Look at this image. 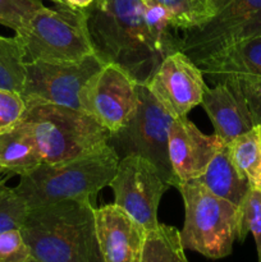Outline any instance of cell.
Masks as SVG:
<instances>
[{
    "mask_svg": "<svg viewBox=\"0 0 261 262\" xmlns=\"http://www.w3.org/2000/svg\"><path fill=\"white\" fill-rule=\"evenodd\" d=\"M87 27L94 53L105 64L124 69L140 84L160 66L148 36L142 0H96L87 8Z\"/></svg>",
    "mask_w": 261,
    "mask_h": 262,
    "instance_id": "6da1fadb",
    "label": "cell"
},
{
    "mask_svg": "<svg viewBox=\"0 0 261 262\" xmlns=\"http://www.w3.org/2000/svg\"><path fill=\"white\" fill-rule=\"evenodd\" d=\"M95 206L66 200L32 207L20 227L36 262H104L95 224Z\"/></svg>",
    "mask_w": 261,
    "mask_h": 262,
    "instance_id": "7a4b0ae2",
    "label": "cell"
},
{
    "mask_svg": "<svg viewBox=\"0 0 261 262\" xmlns=\"http://www.w3.org/2000/svg\"><path fill=\"white\" fill-rule=\"evenodd\" d=\"M119 156L110 145L58 164H40L19 177L14 191L25 200L28 209L76 200L94 205L97 193L109 186L117 171Z\"/></svg>",
    "mask_w": 261,
    "mask_h": 262,
    "instance_id": "3957f363",
    "label": "cell"
},
{
    "mask_svg": "<svg viewBox=\"0 0 261 262\" xmlns=\"http://www.w3.org/2000/svg\"><path fill=\"white\" fill-rule=\"evenodd\" d=\"M30 125L44 164H58L109 145L112 133L82 110L46 102H26Z\"/></svg>",
    "mask_w": 261,
    "mask_h": 262,
    "instance_id": "277c9868",
    "label": "cell"
},
{
    "mask_svg": "<svg viewBox=\"0 0 261 262\" xmlns=\"http://www.w3.org/2000/svg\"><path fill=\"white\" fill-rule=\"evenodd\" d=\"M176 188L184 204L181 242L207 258L227 257L240 237V207L215 196L197 179L179 182Z\"/></svg>",
    "mask_w": 261,
    "mask_h": 262,
    "instance_id": "5b68a950",
    "label": "cell"
},
{
    "mask_svg": "<svg viewBox=\"0 0 261 262\" xmlns=\"http://www.w3.org/2000/svg\"><path fill=\"white\" fill-rule=\"evenodd\" d=\"M15 37L25 51L26 63H76L95 54L87 27V9L66 4L41 8Z\"/></svg>",
    "mask_w": 261,
    "mask_h": 262,
    "instance_id": "8992f818",
    "label": "cell"
},
{
    "mask_svg": "<svg viewBox=\"0 0 261 262\" xmlns=\"http://www.w3.org/2000/svg\"><path fill=\"white\" fill-rule=\"evenodd\" d=\"M174 119L147 87L140 84L135 113L124 127L110 136L109 145L119 159L137 155L150 160L174 187L177 181L168 152L169 132Z\"/></svg>",
    "mask_w": 261,
    "mask_h": 262,
    "instance_id": "52a82bcc",
    "label": "cell"
},
{
    "mask_svg": "<svg viewBox=\"0 0 261 262\" xmlns=\"http://www.w3.org/2000/svg\"><path fill=\"white\" fill-rule=\"evenodd\" d=\"M109 187L114 192V204L146 232L158 228L159 204L171 186L155 164L137 155L122 158Z\"/></svg>",
    "mask_w": 261,
    "mask_h": 262,
    "instance_id": "ba28073f",
    "label": "cell"
},
{
    "mask_svg": "<svg viewBox=\"0 0 261 262\" xmlns=\"http://www.w3.org/2000/svg\"><path fill=\"white\" fill-rule=\"evenodd\" d=\"M182 32L181 50L199 64L237 41L261 36V0H229L204 26Z\"/></svg>",
    "mask_w": 261,
    "mask_h": 262,
    "instance_id": "9c48e42d",
    "label": "cell"
},
{
    "mask_svg": "<svg viewBox=\"0 0 261 262\" xmlns=\"http://www.w3.org/2000/svg\"><path fill=\"white\" fill-rule=\"evenodd\" d=\"M104 66L96 54L76 63H26L25 86L20 95L26 102H46L82 110V91Z\"/></svg>",
    "mask_w": 261,
    "mask_h": 262,
    "instance_id": "30bf717a",
    "label": "cell"
},
{
    "mask_svg": "<svg viewBox=\"0 0 261 262\" xmlns=\"http://www.w3.org/2000/svg\"><path fill=\"white\" fill-rule=\"evenodd\" d=\"M140 83L124 69L105 64L84 86L81 109L110 133L127 124L138 104Z\"/></svg>",
    "mask_w": 261,
    "mask_h": 262,
    "instance_id": "8fae6325",
    "label": "cell"
},
{
    "mask_svg": "<svg viewBox=\"0 0 261 262\" xmlns=\"http://www.w3.org/2000/svg\"><path fill=\"white\" fill-rule=\"evenodd\" d=\"M145 86L176 119L201 105L207 89L201 69L182 50L166 56Z\"/></svg>",
    "mask_w": 261,
    "mask_h": 262,
    "instance_id": "7c38bea8",
    "label": "cell"
},
{
    "mask_svg": "<svg viewBox=\"0 0 261 262\" xmlns=\"http://www.w3.org/2000/svg\"><path fill=\"white\" fill-rule=\"evenodd\" d=\"M225 145L227 142L215 133H202L187 117L174 119L169 132L168 152L177 183L199 178Z\"/></svg>",
    "mask_w": 261,
    "mask_h": 262,
    "instance_id": "4fadbf2b",
    "label": "cell"
},
{
    "mask_svg": "<svg viewBox=\"0 0 261 262\" xmlns=\"http://www.w3.org/2000/svg\"><path fill=\"white\" fill-rule=\"evenodd\" d=\"M94 212L104 262H141L145 228L115 204L95 207Z\"/></svg>",
    "mask_w": 261,
    "mask_h": 262,
    "instance_id": "5bb4252c",
    "label": "cell"
},
{
    "mask_svg": "<svg viewBox=\"0 0 261 262\" xmlns=\"http://www.w3.org/2000/svg\"><path fill=\"white\" fill-rule=\"evenodd\" d=\"M201 105L211 120L215 135L227 143L256 125L237 82H220L212 89L207 86Z\"/></svg>",
    "mask_w": 261,
    "mask_h": 262,
    "instance_id": "9a60e30c",
    "label": "cell"
},
{
    "mask_svg": "<svg viewBox=\"0 0 261 262\" xmlns=\"http://www.w3.org/2000/svg\"><path fill=\"white\" fill-rule=\"evenodd\" d=\"M197 66L214 83L261 79V36L237 41Z\"/></svg>",
    "mask_w": 261,
    "mask_h": 262,
    "instance_id": "2e32d148",
    "label": "cell"
},
{
    "mask_svg": "<svg viewBox=\"0 0 261 262\" xmlns=\"http://www.w3.org/2000/svg\"><path fill=\"white\" fill-rule=\"evenodd\" d=\"M42 164L30 125L20 120L17 127L0 135V170L9 176H25Z\"/></svg>",
    "mask_w": 261,
    "mask_h": 262,
    "instance_id": "e0dca14e",
    "label": "cell"
},
{
    "mask_svg": "<svg viewBox=\"0 0 261 262\" xmlns=\"http://www.w3.org/2000/svg\"><path fill=\"white\" fill-rule=\"evenodd\" d=\"M197 181L215 196L232 202L237 207L242 205L251 189L248 182L233 164L228 143L212 158Z\"/></svg>",
    "mask_w": 261,
    "mask_h": 262,
    "instance_id": "ac0fdd59",
    "label": "cell"
},
{
    "mask_svg": "<svg viewBox=\"0 0 261 262\" xmlns=\"http://www.w3.org/2000/svg\"><path fill=\"white\" fill-rule=\"evenodd\" d=\"M230 158L251 189L261 191V127L238 136L228 143Z\"/></svg>",
    "mask_w": 261,
    "mask_h": 262,
    "instance_id": "d6986e66",
    "label": "cell"
},
{
    "mask_svg": "<svg viewBox=\"0 0 261 262\" xmlns=\"http://www.w3.org/2000/svg\"><path fill=\"white\" fill-rule=\"evenodd\" d=\"M145 22L156 55L161 61L182 49V35L163 7L151 0H142Z\"/></svg>",
    "mask_w": 261,
    "mask_h": 262,
    "instance_id": "ffe728a7",
    "label": "cell"
},
{
    "mask_svg": "<svg viewBox=\"0 0 261 262\" xmlns=\"http://www.w3.org/2000/svg\"><path fill=\"white\" fill-rule=\"evenodd\" d=\"M141 262H188L177 228L159 224L146 232Z\"/></svg>",
    "mask_w": 261,
    "mask_h": 262,
    "instance_id": "44dd1931",
    "label": "cell"
},
{
    "mask_svg": "<svg viewBox=\"0 0 261 262\" xmlns=\"http://www.w3.org/2000/svg\"><path fill=\"white\" fill-rule=\"evenodd\" d=\"M168 12L173 25L179 31H188L204 26L215 17L217 10L210 0H151Z\"/></svg>",
    "mask_w": 261,
    "mask_h": 262,
    "instance_id": "7402d4cb",
    "label": "cell"
},
{
    "mask_svg": "<svg viewBox=\"0 0 261 262\" xmlns=\"http://www.w3.org/2000/svg\"><path fill=\"white\" fill-rule=\"evenodd\" d=\"M26 60L22 45L15 37L0 35V89L22 92Z\"/></svg>",
    "mask_w": 261,
    "mask_h": 262,
    "instance_id": "603a6c76",
    "label": "cell"
},
{
    "mask_svg": "<svg viewBox=\"0 0 261 262\" xmlns=\"http://www.w3.org/2000/svg\"><path fill=\"white\" fill-rule=\"evenodd\" d=\"M248 233L253 235L257 250V262H261V191L250 189L240 206V237L243 242Z\"/></svg>",
    "mask_w": 261,
    "mask_h": 262,
    "instance_id": "cb8c5ba5",
    "label": "cell"
},
{
    "mask_svg": "<svg viewBox=\"0 0 261 262\" xmlns=\"http://www.w3.org/2000/svg\"><path fill=\"white\" fill-rule=\"evenodd\" d=\"M28 209L25 200L3 184L0 187V234L12 229H20L27 216Z\"/></svg>",
    "mask_w": 261,
    "mask_h": 262,
    "instance_id": "d4e9b609",
    "label": "cell"
},
{
    "mask_svg": "<svg viewBox=\"0 0 261 262\" xmlns=\"http://www.w3.org/2000/svg\"><path fill=\"white\" fill-rule=\"evenodd\" d=\"M44 7L42 0H0V25L17 33Z\"/></svg>",
    "mask_w": 261,
    "mask_h": 262,
    "instance_id": "484cf974",
    "label": "cell"
},
{
    "mask_svg": "<svg viewBox=\"0 0 261 262\" xmlns=\"http://www.w3.org/2000/svg\"><path fill=\"white\" fill-rule=\"evenodd\" d=\"M26 109L27 105L19 92L0 89V135L19 124Z\"/></svg>",
    "mask_w": 261,
    "mask_h": 262,
    "instance_id": "4316f807",
    "label": "cell"
},
{
    "mask_svg": "<svg viewBox=\"0 0 261 262\" xmlns=\"http://www.w3.org/2000/svg\"><path fill=\"white\" fill-rule=\"evenodd\" d=\"M31 252L19 229L0 234V262H28Z\"/></svg>",
    "mask_w": 261,
    "mask_h": 262,
    "instance_id": "83f0119b",
    "label": "cell"
},
{
    "mask_svg": "<svg viewBox=\"0 0 261 262\" xmlns=\"http://www.w3.org/2000/svg\"><path fill=\"white\" fill-rule=\"evenodd\" d=\"M237 82L241 91L245 95L250 106L255 124L261 127V79L255 81H233Z\"/></svg>",
    "mask_w": 261,
    "mask_h": 262,
    "instance_id": "f1b7e54d",
    "label": "cell"
},
{
    "mask_svg": "<svg viewBox=\"0 0 261 262\" xmlns=\"http://www.w3.org/2000/svg\"><path fill=\"white\" fill-rule=\"evenodd\" d=\"M95 2L96 0H63V4L68 5L71 8H76V9H87Z\"/></svg>",
    "mask_w": 261,
    "mask_h": 262,
    "instance_id": "f546056e",
    "label": "cell"
},
{
    "mask_svg": "<svg viewBox=\"0 0 261 262\" xmlns=\"http://www.w3.org/2000/svg\"><path fill=\"white\" fill-rule=\"evenodd\" d=\"M210 2H211V4L214 5L215 9H216L217 12H219V10L222 9V8L224 7V5L227 4V3L229 2V0H210Z\"/></svg>",
    "mask_w": 261,
    "mask_h": 262,
    "instance_id": "4dcf8cb0",
    "label": "cell"
},
{
    "mask_svg": "<svg viewBox=\"0 0 261 262\" xmlns=\"http://www.w3.org/2000/svg\"><path fill=\"white\" fill-rule=\"evenodd\" d=\"M50 2L55 3V4H63V0H50Z\"/></svg>",
    "mask_w": 261,
    "mask_h": 262,
    "instance_id": "1f68e13d",
    "label": "cell"
},
{
    "mask_svg": "<svg viewBox=\"0 0 261 262\" xmlns=\"http://www.w3.org/2000/svg\"><path fill=\"white\" fill-rule=\"evenodd\" d=\"M3 186V182H2V179H0V187Z\"/></svg>",
    "mask_w": 261,
    "mask_h": 262,
    "instance_id": "d6a6232c",
    "label": "cell"
},
{
    "mask_svg": "<svg viewBox=\"0 0 261 262\" xmlns=\"http://www.w3.org/2000/svg\"><path fill=\"white\" fill-rule=\"evenodd\" d=\"M28 262H36V261H35V260H32V258H31V260L28 261Z\"/></svg>",
    "mask_w": 261,
    "mask_h": 262,
    "instance_id": "836d02e7",
    "label": "cell"
}]
</instances>
